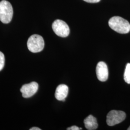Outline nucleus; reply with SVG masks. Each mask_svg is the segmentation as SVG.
<instances>
[{"label": "nucleus", "mask_w": 130, "mask_h": 130, "mask_svg": "<svg viewBox=\"0 0 130 130\" xmlns=\"http://www.w3.org/2000/svg\"><path fill=\"white\" fill-rule=\"evenodd\" d=\"M110 28L116 32L121 34H126L130 31L129 22L122 18L115 16L111 18L108 21Z\"/></svg>", "instance_id": "1"}, {"label": "nucleus", "mask_w": 130, "mask_h": 130, "mask_svg": "<svg viewBox=\"0 0 130 130\" xmlns=\"http://www.w3.org/2000/svg\"><path fill=\"white\" fill-rule=\"evenodd\" d=\"M13 15V9L11 4L6 0L0 2V20L3 23L11 22Z\"/></svg>", "instance_id": "2"}, {"label": "nucleus", "mask_w": 130, "mask_h": 130, "mask_svg": "<svg viewBox=\"0 0 130 130\" xmlns=\"http://www.w3.org/2000/svg\"><path fill=\"white\" fill-rule=\"evenodd\" d=\"M28 49L32 53L42 51L44 47V41L41 36L34 34L28 39L27 42Z\"/></svg>", "instance_id": "3"}, {"label": "nucleus", "mask_w": 130, "mask_h": 130, "mask_svg": "<svg viewBox=\"0 0 130 130\" xmlns=\"http://www.w3.org/2000/svg\"><path fill=\"white\" fill-rule=\"evenodd\" d=\"M54 32L61 37H67L70 34V29L68 25L63 20L57 19L52 24Z\"/></svg>", "instance_id": "4"}, {"label": "nucleus", "mask_w": 130, "mask_h": 130, "mask_svg": "<svg viewBox=\"0 0 130 130\" xmlns=\"http://www.w3.org/2000/svg\"><path fill=\"white\" fill-rule=\"evenodd\" d=\"M126 117V115L124 112L113 110L107 115V124L110 126L115 125L124 121Z\"/></svg>", "instance_id": "5"}, {"label": "nucleus", "mask_w": 130, "mask_h": 130, "mask_svg": "<svg viewBox=\"0 0 130 130\" xmlns=\"http://www.w3.org/2000/svg\"><path fill=\"white\" fill-rule=\"evenodd\" d=\"M38 88V84L36 82H33L29 84L23 85L20 89V92L23 98H29L36 93Z\"/></svg>", "instance_id": "6"}, {"label": "nucleus", "mask_w": 130, "mask_h": 130, "mask_svg": "<svg viewBox=\"0 0 130 130\" xmlns=\"http://www.w3.org/2000/svg\"><path fill=\"white\" fill-rule=\"evenodd\" d=\"M96 73L100 81L106 82L108 77V70L107 64L102 61L99 62L96 66Z\"/></svg>", "instance_id": "7"}, {"label": "nucleus", "mask_w": 130, "mask_h": 130, "mask_svg": "<svg viewBox=\"0 0 130 130\" xmlns=\"http://www.w3.org/2000/svg\"><path fill=\"white\" fill-rule=\"evenodd\" d=\"M69 93V88L65 84H60L56 89L55 97L59 101H65Z\"/></svg>", "instance_id": "8"}, {"label": "nucleus", "mask_w": 130, "mask_h": 130, "mask_svg": "<svg viewBox=\"0 0 130 130\" xmlns=\"http://www.w3.org/2000/svg\"><path fill=\"white\" fill-rule=\"evenodd\" d=\"M84 123L85 128L87 130H94L98 128L96 119L91 115L88 116L84 120Z\"/></svg>", "instance_id": "9"}, {"label": "nucleus", "mask_w": 130, "mask_h": 130, "mask_svg": "<svg viewBox=\"0 0 130 130\" xmlns=\"http://www.w3.org/2000/svg\"><path fill=\"white\" fill-rule=\"evenodd\" d=\"M124 79L126 83L130 84V63H128L126 66L124 73Z\"/></svg>", "instance_id": "10"}, {"label": "nucleus", "mask_w": 130, "mask_h": 130, "mask_svg": "<svg viewBox=\"0 0 130 130\" xmlns=\"http://www.w3.org/2000/svg\"><path fill=\"white\" fill-rule=\"evenodd\" d=\"M5 58L4 54L0 52V71L3 69L5 66Z\"/></svg>", "instance_id": "11"}, {"label": "nucleus", "mask_w": 130, "mask_h": 130, "mask_svg": "<svg viewBox=\"0 0 130 130\" xmlns=\"http://www.w3.org/2000/svg\"><path fill=\"white\" fill-rule=\"evenodd\" d=\"M84 1L89 3H98V2H99L101 0H84Z\"/></svg>", "instance_id": "12"}, {"label": "nucleus", "mask_w": 130, "mask_h": 130, "mask_svg": "<svg viewBox=\"0 0 130 130\" xmlns=\"http://www.w3.org/2000/svg\"><path fill=\"white\" fill-rule=\"evenodd\" d=\"M79 130L78 127L76 126H72L71 127H70L67 128V130Z\"/></svg>", "instance_id": "13"}, {"label": "nucleus", "mask_w": 130, "mask_h": 130, "mask_svg": "<svg viewBox=\"0 0 130 130\" xmlns=\"http://www.w3.org/2000/svg\"><path fill=\"white\" fill-rule=\"evenodd\" d=\"M30 130H41V129H40L39 128H38V127H32V128H30Z\"/></svg>", "instance_id": "14"}, {"label": "nucleus", "mask_w": 130, "mask_h": 130, "mask_svg": "<svg viewBox=\"0 0 130 130\" xmlns=\"http://www.w3.org/2000/svg\"><path fill=\"white\" fill-rule=\"evenodd\" d=\"M127 130H130V127H129V128H128V129H127Z\"/></svg>", "instance_id": "15"}, {"label": "nucleus", "mask_w": 130, "mask_h": 130, "mask_svg": "<svg viewBox=\"0 0 130 130\" xmlns=\"http://www.w3.org/2000/svg\"><path fill=\"white\" fill-rule=\"evenodd\" d=\"M79 130H82V128H79Z\"/></svg>", "instance_id": "16"}]
</instances>
